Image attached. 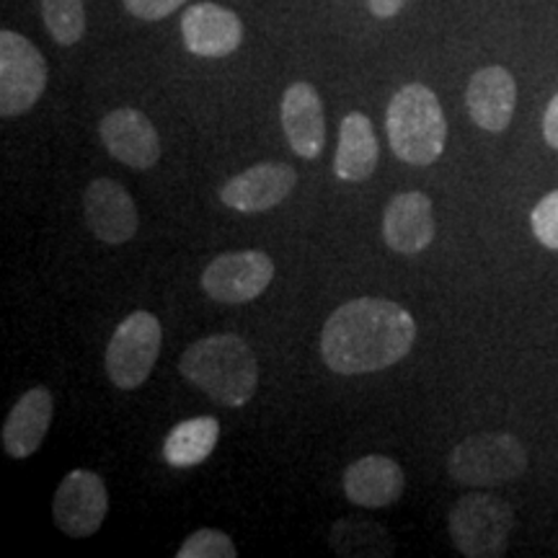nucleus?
<instances>
[{
  "label": "nucleus",
  "mask_w": 558,
  "mask_h": 558,
  "mask_svg": "<svg viewBox=\"0 0 558 558\" xmlns=\"http://www.w3.org/2000/svg\"><path fill=\"white\" fill-rule=\"evenodd\" d=\"M416 320L393 300L357 298L339 305L320 331V357L337 375L378 373L411 352Z\"/></svg>",
  "instance_id": "obj_1"
},
{
  "label": "nucleus",
  "mask_w": 558,
  "mask_h": 558,
  "mask_svg": "<svg viewBox=\"0 0 558 558\" xmlns=\"http://www.w3.org/2000/svg\"><path fill=\"white\" fill-rule=\"evenodd\" d=\"M179 373L228 409L246 407L259 388V360L239 333H213L194 341L181 354Z\"/></svg>",
  "instance_id": "obj_2"
},
{
  "label": "nucleus",
  "mask_w": 558,
  "mask_h": 558,
  "mask_svg": "<svg viewBox=\"0 0 558 558\" xmlns=\"http://www.w3.org/2000/svg\"><path fill=\"white\" fill-rule=\"evenodd\" d=\"M388 143L393 156L409 166H432L448 145V120L437 94L424 83L396 90L386 114Z\"/></svg>",
  "instance_id": "obj_3"
},
{
  "label": "nucleus",
  "mask_w": 558,
  "mask_h": 558,
  "mask_svg": "<svg viewBox=\"0 0 558 558\" xmlns=\"http://www.w3.org/2000/svg\"><path fill=\"white\" fill-rule=\"evenodd\" d=\"M527 450L509 432H481L452 448L448 473L463 486H505L525 476Z\"/></svg>",
  "instance_id": "obj_4"
},
{
  "label": "nucleus",
  "mask_w": 558,
  "mask_h": 558,
  "mask_svg": "<svg viewBox=\"0 0 558 558\" xmlns=\"http://www.w3.org/2000/svg\"><path fill=\"white\" fill-rule=\"evenodd\" d=\"M512 527L514 509L488 492L465 494L448 514V533L465 558L505 556Z\"/></svg>",
  "instance_id": "obj_5"
},
{
  "label": "nucleus",
  "mask_w": 558,
  "mask_h": 558,
  "mask_svg": "<svg viewBox=\"0 0 558 558\" xmlns=\"http://www.w3.org/2000/svg\"><path fill=\"white\" fill-rule=\"evenodd\" d=\"M163 329L148 311H135L111 333L104 367L107 378L120 390H135L150 378L160 354Z\"/></svg>",
  "instance_id": "obj_6"
},
{
  "label": "nucleus",
  "mask_w": 558,
  "mask_h": 558,
  "mask_svg": "<svg viewBox=\"0 0 558 558\" xmlns=\"http://www.w3.org/2000/svg\"><path fill=\"white\" fill-rule=\"evenodd\" d=\"M47 60L24 34L0 32V114H26L47 88Z\"/></svg>",
  "instance_id": "obj_7"
},
{
  "label": "nucleus",
  "mask_w": 558,
  "mask_h": 558,
  "mask_svg": "<svg viewBox=\"0 0 558 558\" xmlns=\"http://www.w3.org/2000/svg\"><path fill=\"white\" fill-rule=\"evenodd\" d=\"M275 279V262L259 248L228 251L202 271V290L207 298L228 305H243L262 298Z\"/></svg>",
  "instance_id": "obj_8"
},
{
  "label": "nucleus",
  "mask_w": 558,
  "mask_h": 558,
  "mask_svg": "<svg viewBox=\"0 0 558 558\" xmlns=\"http://www.w3.org/2000/svg\"><path fill=\"white\" fill-rule=\"evenodd\" d=\"M109 512V488L96 471L75 469L60 481L52 499V518L68 538L99 533Z\"/></svg>",
  "instance_id": "obj_9"
},
{
  "label": "nucleus",
  "mask_w": 558,
  "mask_h": 558,
  "mask_svg": "<svg viewBox=\"0 0 558 558\" xmlns=\"http://www.w3.org/2000/svg\"><path fill=\"white\" fill-rule=\"evenodd\" d=\"M298 184V171L288 163H256L220 186V202L241 215H259L282 205Z\"/></svg>",
  "instance_id": "obj_10"
},
{
  "label": "nucleus",
  "mask_w": 558,
  "mask_h": 558,
  "mask_svg": "<svg viewBox=\"0 0 558 558\" xmlns=\"http://www.w3.org/2000/svg\"><path fill=\"white\" fill-rule=\"evenodd\" d=\"M83 215L96 239L109 246H122L135 239L140 218L135 199L117 179H94L83 194Z\"/></svg>",
  "instance_id": "obj_11"
},
{
  "label": "nucleus",
  "mask_w": 558,
  "mask_h": 558,
  "mask_svg": "<svg viewBox=\"0 0 558 558\" xmlns=\"http://www.w3.org/2000/svg\"><path fill=\"white\" fill-rule=\"evenodd\" d=\"M99 137L111 158L132 171H148L160 160V137L148 114L122 107L99 122Z\"/></svg>",
  "instance_id": "obj_12"
},
{
  "label": "nucleus",
  "mask_w": 558,
  "mask_h": 558,
  "mask_svg": "<svg viewBox=\"0 0 558 558\" xmlns=\"http://www.w3.org/2000/svg\"><path fill=\"white\" fill-rule=\"evenodd\" d=\"M437 222L432 199L424 192H401L383 213V239L388 248L403 256H416L435 241Z\"/></svg>",
  "instance_id": "obj_13"
},
{
  "label": "nucleus",
  "mask_w": 558,
  "mask_h": 558,
  "mask_svg": "<svg viewBox=\"0 0 558 558\" xmlns=\"http://www.w3.org/2000/svg\"><path fill=\"white\" fill-rule=\"evenodd\" d=\"M181 39L197 58H228L243 41L239 13L218 3H197L181 16Z\"/></svg>",
  "instance_id": "obj_14"
},
{
  "label": "nucleus",
  "mask_w": 558,
  "mask_h": 558,
  "mask_svg": "<svg viewBox=\"0 0 558 558\" xmlns=\"http://www.w3.org/2000/svg\"><path fill=\"white\" fill-rule=\"evenodd\" d=\"M465 107L476 128L499 135L509 128L518 107V83L514 75L501 65L481 68L471 75L465 88Z\"/></svg>",
  "instance_id": "obj_15"
},
{
  "label": "nucleus",
  "mask_w": 558,
  "mask_h": 558,
  "mask_svg": "<svg viewBox=\"0 0 558 558\" xmlns=\"http://www.w3.org/2000/svg\"><path fill=\"white\" fill-rule=\"evenodd\" d=\"M282 130L288 137L290 148L295 156L313 160L324 153L326 145V120H324V101L316 86L308 81H298L284 90L282 107Z\"/></svg>",
  "instance_id": "obj_16"
},
{
  "label": "nucleus",
  "mask_w": 558,
  "mask_h": 558,
  "mask_svg": "<svg viewBox=\"0 0 558 558\" xmlns=\"http://www.w3.org/2000/svg\"><path fill=\"white\" fill-rule=\"evenodd\" d=\"M347 499L365 509L393 507L407 492V473L393 458L365 456L354 460L341 478Z\"/></svg>",
  "instance_id": "obj_17"
},
{
  "label": "nucleus",
  "mask_w": 558,
  "mask_h": 558,
  "mask_svg": "<svg viewBox=\"0 0 558 558\" xmlns=\"http://www.w3.org/2000/svg\"><path fill=\"white\" fill-rule=\"evenodd\" d=\"M54 416V399L45 386L26 390L21 399L13 403V409L5 416L3 439L5 456L13 460H26L41 448L47 432L52 427Z\"/></svg>",
  "instance_id": "obj_18"
},
{
  "label": "nucleus",
  "mask_w": 558,
  "mask_h": 558,
  "mask_svg": "<svg viewBox=\"0 0 558 558\" xmlns=\"http://www.w3.org/2000/svg\"><path fill=\"white\" fill-rule=\"evenodd\" d=\"M380 145L373 122L362 111H349L339 124V148L333 156V173L349 184H362L378 169Z\"/></svg>",
  "instance_id": "obj_19"
},
{
  "label": "nucleus",
  "mask_w": 558,
  "mask_h": 558,
  "mask_svg": "<svg viewBox=\"0 0 558 558\" xmlns=\"http://www.w3.org/2000/svg\"><path fill=\"white\" fill-rule=\"evenodd\" d=\"M220 422L215 416H194L179 422L163 442V460L171 469H194L218 448Z\"/></svg>",
  "instance_id": "obj_20"
},
{
  "label": "nucleus",
  "mask_w": 558,
  "mask_h": 558,
  "mask_svg": "<svg viewBox=\"0 0 558 558\" xmlns=\"http://www.w3.org/2000/svg\"><path fill=\"white\" fill-rule=\"evenodd\" d=\"M331 548L347 558H388L396 554V543L378 522L341 518L331 525Z\"/></svg>",
  "instance_id": "obj_21"
},
{
  "label": "nucleus",
  "mask_w": 558,
  "mask_h": 558,
  "mask_svg": "<svg viewBox=\"0 0 558 558\" xmlns=\"http://www.w3.org/2000/svg\"><path fill=\"white\" fill-rule=\"evenodd\" d=\"M50 37L62 47L78 45L86 34V3L83 0H39Z\"/></svg>",
  "instance_id": "obj_22"
},
{
  "label": "nucleus",
  "mask_w": 558,
  "mask_h": 558,
  "mask_svg": "<svg viewBox=\"0 0 558 558\" xmlns=\"http://www.w3.org/2000/svg\"><path fill=\"white\" fill-rule=\"evenodd\" d=\"M239 548L230 535L215 527H199L192 535H186L177 558H235Z\"/></svg>",
  "instance_id": "obj_23"
},
{
  "label": "nucleus",
  "mask_w": 558,
  "mask_h": 558,
  "mask_svg": "<svg viewBox=\"0 0 558 558\" xmlns=\"http://www.w3.org/2000/svg\"><path fill=\"white\" fill-rule=\"evenodd\" d=\"M530 228L535 239L550 251H558V190L543 197L530 213Z\"/></svg>",
  "instance_id": "obj_24"
},
{
  "label": "nucleus",
  "mask_w": 558,
  "mask_h": 558,
  "mask_svg": "<svg viewBox=\"0 0 558 558\" xmlns=\"http://www.w3.org/2000/svg\"><path fill=\"white\" fill-rule=\"evenodd\" d=\"M124 11L132 13L135 19L143 21H160L166 16H171L173 11L181 9L190 0H122Z\"/></svg>",
  "instance_id": "obj_25"
},
{
  "label": "nucleus",
  "mask_w": 558,
  "mask_h": 558,
  "mask_svg": "<svg viewBox=\"0 0 558 558\" xmlns=\"http://www.w3.org/2000/svg\"><path fill=\"white\" fill-rule=\"evenodd\" d=\"M543 137L550 148L558 150V94L550 99L546 114H543Z\"/></svg>",
  "instance_id": "obj_26"
},
{
  "label": "nucleus",
  "mask_w": 558,
  "mask_h": 558,
  "mask_svg": "<svg viewBox=\"0 0 558 558\" xmlns=\"http://www.w3.org/2000/svg\"><path fill=\"white\" fill-rule=\"evenodd\" d=\"M367 3H369V13H373L375 19H393L399 16L409 0H367Z\"/></svg>",
  "instance_id": "obj_27"
}]
</instances>
